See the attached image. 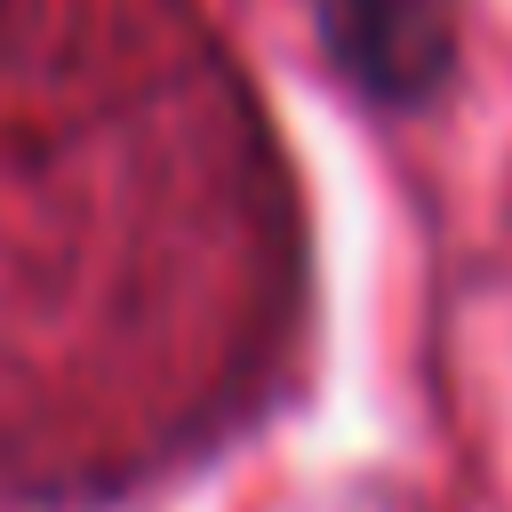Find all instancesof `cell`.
Returning a JSON list of instances; mask_svg holds the SVG:
<instances>
[{"instance_id": "obj_1", "label": "cell", "mask_w": 512, "mask_h": 512, "mask_svg": "<svg viewBox=\"0 0 512 512\" xmlns=\"http://www.w3.org/2000/svg\"><path fill=\"white\" fill-rule=\"evenodd\" d=\"M328 64L368 104H432L456 72V24L440 0H312Z\"/></svg>"}, {"instance_id": "obj_2", "label": "cell", "mask_w": 512, "mask_h": 512, "mask_svg": "<svg viewBox=\"0 0 512 512\" xmlns=\"http://www.w3.org/2000/svg\"><path fill=\"white\" fill-rule=\"evenodd\" d=\"M0 8H8V0H0Z\"/></svg>"}]
</instances>
